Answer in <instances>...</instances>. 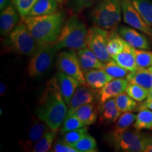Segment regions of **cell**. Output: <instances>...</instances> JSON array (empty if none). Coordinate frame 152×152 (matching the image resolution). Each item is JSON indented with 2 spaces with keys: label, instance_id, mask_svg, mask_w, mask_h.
<instances>
[{
  "label": "cell",
  "instance_id": "obj_1",
  "mask_svg": "<svg viewBox=\"0 0 152 152\" xmlns=\"http://www.w3.org/2000/svg\"><path fill=\"white\" fill-rule=\"evenodd\" d=\"M68 105L63 98L55 76L47 83L36 109L37 118L54 132H58L68 113Z\"/></svg>",
  "mask_w": 152,
  "mask_h": 152
},
{
  "label": "cell",
  "instance_id": "obj_2",
  "mask_svg": "<svg viewBox=\"0 0 152 152\" xmlns=\"http://www.w3.org/2000/svg\"><path fill=\"white\" fill-rule=\"evenodd\" d=\"M38 45L54 43L58 39L65 23L62 12L21 18Z\"/></svg>",
  "mask_w": 152,
  "mask_h": 152
},
{
  "label": "cell",
  "instance_id": "obj_3",
  "mask_svg": "<svg viewBox=\"0 0 152 152\" xmlns=\"http://www.w3.org/2000/svg\"><path fill=\"white\" fill-rule=\"evenodd\" d=\"M87 33L84 21L78 16H73L65 22L55 45L58 50L64 48L74 50L84 49L87 47Z\"/></svg>",
  "mask_w": 152,
  "mask_h": 152
},
{
  "label": "cell",
  "instance_id": "obj_4",
  "mask_svg": "<svg viewBox=\"0 0 152 152\" xmlns=\"http://www.w3.org/2000/svg\"><path fill=\"white\" fill-rule=\"evenodd\" d=\"M121 0H100L91 11L95 26L108 30L117 29L121 21Z\"/></svg>",
  "mask_w": 152,
  "mask_h": 152
},
{
  "label": "cell",
  "instance_id": "obj_5",
  "mask_svg": "<svg viewBox=\"0 0 152 152\" xmlns=\"http://www.w3.org/2000/svg\"><path fill=\"white\" fill-rule=\"evenodd\" d=\"M58 49L54 43L38 45L35 52L30 56L27 72L30 77H40L52 67Z\"/></svg>",
  "mask_w": 152,
  "mask_h": 152
},
{
  "label": "cell",
  "instance_id": "obj_6",
  "mask_svg": "<svg viewBox=\"0 0 152 152\" xmlns=\"http://www.w3.org/2000/svg\"><path fill=\"white\" fill-rule=\"evenodd\" d=\"M7 42L12 52L27 56H31L38 46L35 39L22 19L9 34Z\"/></svg>",
  "mask_w": 152,
  "mask_h": 152
},
{
  "label": "cell",
  "instance_id": "obj_7",
  "mask_svg": "<svg viewBox=\"0 0 152 152\" xmlns=\"http://www.w3.org/2000/svg\"><path fill=\"white\" fill-rule=\"evenodd\" d=\"M56 66L58 71L74 77L82 85H87L85 73L80 64L77 54L74 51H63L56 57Z\"/></svg>",
  "mask_w": 152,
  "mask_h": 152
},
{
  "label": "cell",
  "instance_id": "obj_8",
  "mask_svg": "<svg viewBox=\"0 0 152 152\" xmlns=\"http://www.w3.org/2000/svg\"><path fill=\"white\" fill-rule=\"evenodd\" d=\"M109 30L94 26L88 29L87 36V47L93 51L102 62L106 63L112 59L107 49Z\"/></svg>",
  "mask_w": 152,
  "mask_h": 152
},
{
  "label": "cell",
  "instance_id": "obj_9",
  "mask_svg": "<svg viewBox=\"0 0 152 152\" xmlns=\"http://www.w3.org/2000/svg\"><path fill=\"white\" fill-rule=\"evenodd\" d=\"M140 131L136 129H128L118 138L112 146L117 151L143 152L146 135Z\"/></svg>",
  "mask_w": 152,
  "mask_h": 152
},
{
  "label": "cell",
  "instance_id": "obj_10",
  "mask_svg": "<svg viewBox=\"0 0 152 152\" xmlns=\"http://www.w3.org/2000/svg\"><path fill=\"white\" fill-rule=\"evenodd\" d=\"M123 18L125 23L152 38V28L146 23L131 0H121Z\"/></svg>",
  "mask_w": 152,
  "mask_h": 152
},
{
  "label": "cell",
  "instance_id": "obj_11",
  "mask_svg": "<svg viewBox=\"0 0 152 152\" xmlns=\"http://www.w3.org/2000/svg\"><path fill=\"white\" fill-rule=\"evenodd\" d=\"M97 101L96 90H93L87 85H80L76 90L68 104L66 117L73 114L79 107L87 104L94 103Z\"/></svg>",
  "mask_w": 152,
  "mask_h": 152
},
{
  "label": "cell",
  "instance_id": "obj_12",
  "mask_svg": "<svg viewBox=\"0 0 152 152\" xmlns=\"http://www.w3.org/2000/svg\"><path fill=\"white\" fill-rule=\"evenodd\" d=\"M129 81L124 78H115L106 84L100 90H96V97L98 104H102L112 98H115L118 95L125 92Z\"/></svg>",
  "mask_w": 152,
  "mask_h": 152
},
{
  "label": "cell",
  "instance_id": "obj_13",
  "mask_svg": "<svg viewBox=\"0 0 152 152\" xmlns=\"http://www.w3.org/2000/svg\"><path fill=\"white\" fill-rule=\"evenodd\" d=\"M118 32L127 43L135 49H149L150 42L146 34L132 27L121 26L118 28Z\"/></svg>",
  "mask_w": 152,
  "mask_h": 152
},
{
  "label": "cell",
  "instance_id": "obj_14",
  "mask_svg": "<svg viewBox=\"0 0 152 152\" xmlns=\"http://www.w3.org/2000/svg\"><path fill=\"white\" fill-rule=\"evenodd\" d=\"M137 115L132 112H126L121 114L115 124L105 137V140L110 145H113L123 132L128 130L135 122Z\"/></svg>",
  "mask_w": 152,
  "mask_h": 152
},
{
  "label": "cell",
  "instance_id": "obj_15",
  "mask_svg": "<svg viewBox=\"0 0 152 152\" xmlns=\"http://www.w3.org/2000/svg\"><path fill=\"white\" fill-rule=\"evenodd\" d=\"M20 15L12 3L1 11L0 33L1 36H9L20 22Z\"/></svg>",
  "mask_w": 152,
  "mask_h": 152
},
{
  "label": "cell",
  "instance_id": "obj_16",
  "mask_svg": "<svg viewBox=\"0 0 152 152\" xmlns=\"http://www.w3.org/2000/svg\"><path fill=\"white\" fill-rule=\"evenodd\" d=\"M56 77L63 98L68 106L74 93L82 85L75 78L62 72L58 71L56 73Z\"/></svg>",
  "mask_w": 152,
  "mask_h": 152
},
{
  "label": "cell",
  "instance_id": "obj_17",
  "mask_svg": "<svg viewBox=\"0 0 152 152\" xmlns=\"http://www.w3.org/2000/svg\"><path fill=\"white\" fill-rule=\"evenodd\" d=\"M121 113L118 109L115 98L110 99L104 103L99 104V117L101 123L111 124L115 123Z\"/></svg>",
  "mask_w": 152,
  "mask_h": 152
},
{
  "label": "cell",
  "instance_id": "obj_18",
  "mask_svg": "<svg viewBox=\"0 0 152 152\" xmlns=\"http://www.w3.org/2000/svg\"><path fill=\"white\" fill-rule=\"evenodd\" d=\"M49 129L50 128H49L48 125L40 120L34 121L30 127L27 138L21 144L24 151H30V149H33L35 144Z\"/></svg>",
  "mask_w": 152,
  "mask_h": 152
},
{
  "label": "cell",
  "instance_id": "obj_19",
  "mask_svg": "<svg viewBox=\"0 0 152 152\" xmlns=\"http://www.w3.org/2000/svg\"><path fill=\"white\" fill-rule=\"evenodd\" d=\"M77 54L80 64L84 73L90 70L104 68V63L102 62L88 47L80 49Z\"/></svg>",
  "mask_w": 152,
  "mask_h": 152
},
{
  "label": "cell",
  "instance_id": "obj_20",
  "mask_svg": "<svg viewBox=\"0 0 152 152\" xmlns=\"http://www.w3.org/2000/svg\"><path fill=\"white\" fill-rule=\"evenodd\" d=\"M84 73L87 85L94 90H100L113 79L103 69H92Z\"/></svg>",
  "mask_w": 152,
  "mask_h": 152
},
{
  "label": "cell",
  "instance_id": "obj_21",
  "mask_svg": "<svg viewBox=\"0 0 152 152\" xmlns=\"http://www.w3.org/2000/svg\"><path fill=\"white\" fill-rule=\"evenodd\" d=\"M72 115L78 117L86 126L94 124L99 116L98 102L85 104L74 111Z\"/></svg>",
  "mask_w": 152,
  "mask_h": 152
},
{
  "label": "cell",
  "instance_id": "obj_22",
  "mask_svg": "<svg viewBox=\"0 0 152 152\" xmlns=\"http://www.w3.org/2000/svg\"><path fill=\"white\" fill-rule=\"evenodd\" d=\"M134 50L135 48L126 42L125 48L122 52L118 54L113 56L111 58L123 68L130 72L134 71L137 69L135 61Z\"/></svg>",
  "mask_w": 152,
  "mask_h": 152
},
{
  "label": "cell",
  "instance_id": "obj_23",
  "mask_svg": "<svg viewBox=\"0 0 152 152\" xmlns=\"http://www.w3.org/2000/svg\"><path fill=\"white\" fill-rule=\"evenodd\" d=\"M126 79L130 83H136L148 90L152 87V66L146 68H137L129 72Z\"/></svg>",
  "mask_w": 152,
  "mask_h": 152
},
{
  "label": "cell",
  "instance_id": "obj_24",
  "mask_svg": "<svg viewBox=\"0 0 152 152\" xmlns=\"http://www.w3.org/2000/svg\"><path fill=\"white\" fill-rule=\"evenodd\" d=\"M56 0H37L28 16H39L56 13L58 9Z\"/></svg>",
  "mask_w": 152,
  "mask_h": 152
},
{
  "label": "cell",
  "instance_id": "obj_25",
  "mask_svg": "<svg viewBox=\"0 0 152 152\" xmlns=\"http://www.w3.org/2000/svg\"><path fill=\"white\" fill-rule=\"evenodd\" d=\"M126 42L118 30H109L107 40V49L111 57L121 53L124 49Z\"/></svg>",
  "mask_w": 152,
  "mask_h": 152
},
{
  "label": "cell",
  "instance_id": "obj_26",
  "mask_svg": "<svg viewBox=\"0 0 152 152\" xmlns=\"http://www.w3.org/2000/svg\"><path fill=\"white\" fill-rule=\"evenodd\" d=\"M131 1L146 23L152 28V1L150 0H131Z\"/></svg>",
  "mask_w": 152,
  "mask_h": 152
},
{
  "label": "cell",
  "instance_id": "obj_27",
  "mask_svg": "<svg viewBox=\"0 0 152 152\" xmlns=\"http://www.w3.org/2000/svg\"><path fill=\"white\" fill-rule=\"evenodd\" d=\"M134 129L137 130H152V111L149 109H143L139 111L135 122L133 124Z\"/></svg>",
  "mask_w": 152,
  "mask_h": 152
},
{
  "label": "cell",
  "instance_id": "obj_28",
  "mask_svg": "<svg viewBox=\"0 0 152 152\" xmlns=\"http://www.w3.org/2000/svg\"><path fill=\"white\" fill-rule=\"evenodd\" d=\"M56 132L49 129L35 144L31 151L33 152H47L50 151L56 137Z\"/></svg>",
  "mask_w": 152,
  "mask_h": 152
},
{
  "label": "cell",
  "instance_id": "obj_29",
  "mask_svg": "<svg viewBox=\"0 0 152 152\" xmlns=\"http://www.w3.org/2000/svg\"><path fill=\"white\" fill-rule=\"evenodd\" d=\"M115 99L118 109L122 113L136 111L138 108L137 101L129 96L126 92L118 95Z\"/></svg>",
  "mask_w": 152,
  "mask_h": 152
},
{
  "label": "cell",
  "instance_id": "obj_30",
  "mask_svg": "<svg viewBox=\"0 0 152 152\" xmlns=\"http://www.w3.org/2000/svg\"><path fill=\"white\" fill-rule=\"evenodd\" d=\"M103 70L108 75L115 78H124L128 75L129 71L120 66L113 58L109 62L104 63Z\"/></svg>",
  "mask_w": 152,
  "mask_h": 152
},
{
  "label": "cell",
  "instance_id": "obj_31",
  "mask_svg": "<svg viewBox=\"0 0 152 152\" xmlns=\"http://www.w3.org/2000/svg\"><path fill=\"white\" fill-rule=\"evenodd\" d=\"M72 147L75 148L80 152H95L98 151L97 142L92 136L87 134L78 142L71 144Z\"/></svg>",
  "mask_w": 152,
  "mask_h": 152
},
{
  "label": "cell",
  "instance_id": "obj_32",
  "mask_svg": "<svg viewBox=\"0 0 152 152\" xmlns=\"http://www.w3.org/2000/svg\"><path fill=\"white\" fill-rule=\"evenodd\" d=\"M125 92L137 102H142L147 99L149 90L136 83L129 82Z\"/></svg>",
  "mask_w": 152,
  "mask_h": 152
},
{
  "label": "cell",
  "instance_id": "obj_33",
  "mask_svg": "<svg viewBox=\"0 0 152 152\" xmlns=\"http://www.w3.org/2000/svg\"><path fill=\"white\" fill-rule=\"evenodd\" d=\"M134 55L137 68H146L152 66V52L148 49H135Z\"/></svg>",
  "mask_w": 152,
  "mask_h": 152
},
{
  "label": "cell",
  "instance_id": "obj_34",
  "mask_svg": "<svg viewBox=\"0 0 152 152\" xmlns=\"http://www.w3.org/2000/svg\"><path fill=\"white\" fill-rule=\"evenodd\" d=\"M87 134H88V129L86 128V126H85L83 128L76 129V130L64 132L61 140L66 144L71 145V144L78 142L81 138H83Z\"/></svg>",
  "mask_w": 152,
  "mask_h": 152
},
{
  "label": "cell",
  "instance_id": "obj_35",
  "mask_svg": "<svg viewBox=\"0 0 152 152\" xmlns=\"http://www.w3.org/2000/svg\"><path fill=\"white\" fill-rule=\"evenodd\" d=\"M85 126L86 125L84 124V123H83V121H80L78 117L75 115H71L66 117L60 128V132L61 133L66 132Z\"/></svg>",
  "mask_w": 152,
  "mask_h": 152
},
{
  "label": "cell",
  "instance_id": "obj_36",
  "mask_svg": "<svg viewBox=\"0 0 152 152\" xmlns=\"http://www.w3.org/2000/svg\"><path fill=\"white\" fill-rule=\"evenodd\" d=\"M37 1V0H11V3L18 10L21 18L28 16Z\"/></svg>",
  "mask_w": 152,
  "mask_h": 152
},
{
  "label": "cell",
  "instance_id": "obj_37",
  "mask_svg": "<svg viewBox=\"0 0 152 152\" xmlns=\"http://www.w3.org/2000/svg\"><path fill=\"white\" fill-rule=\"evenodd\" d=\"M52 152H80L78 150L76 149L75 148L72 147L70 144H66L65 142H62L61 140H58L54 147L52 148V150H51Z\"/></svg>",
  "mask_w": 152,
  "mask_h": 152
},
{
  "label": "cell",
  "instance_id": "obj_38",
  "mask_svg": "<svg viewBox=\"0 0 152 152\" xmlns=\"http://www.w3.org/2000/svg\"><path fill=\"white\" fill-rule=\"evenodd\" d=\"M96 0H71L73 8L75 11H82L90 8Z\"/></svg>",
  "mask_w": 152,
  "mask_h": 152
},
{
  "label": "cell",
  "instance_id": "obj_39",
  "mask_svg": "<svg viewBox=\"0 0 152 152\" xmlns=\"http://www.w3.org/2000/svg\"><path fill=\"white\" fill-rule=\"evenodd\" d=\"M143 152H152V136L146 135Z\"/></svg>",
  "mask_w": 152,
  "mask_h": 152
},
{
  "label": "cell",
  "instance_id": "obj_40",
  "mask_svg": "<svg viewBox=\"0 0 152 152\" xmlns=\"http://www.w3.org/2000/svg\"><path fill=\"white\" fill-rule=\"evenodd\" d=\"M143 109H149L152 111V99H146L143 101L140 105H138L137 109L140 110Z\"/></svg>",
  "mask_w": 152,
  "mask_h": 152
},
{
  "label": "cell",
  "instance_id": "obj_41",
  "mask_svg": "<svg viewBox=\"0 0 152 152\" xmlns=\"http://www.w3.org/2000/svg\"><path fill=\"white\" fill-rule=\"evenodd\" d=\"M11 3V0H0V9L2 11Z\"/></svg>",
  "mask_w": 152,
  "mask_h": 152
},
{
  "label": "cell",
  "instance_id": "obj_42",
  "mask_svg": "<svg viewBox=\"0 0 152 152\" xmlns=\"http://www.w3.org/2000/svg\"><path fill=\"white\" fill-rule=\"evenodd\" d=\"M0 93H1V95H2L4 94L5 92V90H6V86L4 83H1V88H0Z\"/></svg>",
  "mask_w": 152,
  "mask_h": 152
},
{
  "label": "cell",
  "instance_id": "obj_43",
  "mask_svg": "<svg viewBox=\"0 0 152 152\" xmlns=\"http://www.w3.org/2000/svg\"><path fill=\"white\" fill-rule=\"evenodd\" d=\"M147 99H152V87L149 90V94H148Z\"/></svg>",
  "mask_w": 152,
  "mask_h": 152
},
{
  "label": "cell",
  "instance_id": "obj_44",
  "mask_svg": "<svg viewBox=\"0 0 152 152\" xmlns=\"http://www.w3.org/2000/svg\"><path fill=\"white\" fill-rule=\"evenodd\" d=\"M57 1H58V2H61V1H63V0H56Z\"/></svg>",
  "mask_w": 152,
  "mask_h": 152
}]
</instances>
